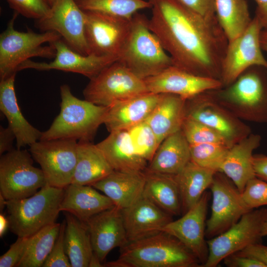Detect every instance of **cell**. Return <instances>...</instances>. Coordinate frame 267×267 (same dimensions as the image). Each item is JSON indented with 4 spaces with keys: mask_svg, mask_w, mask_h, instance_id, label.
I'll list each match as a JSON object with an SVG mask.
<instances>
[{
    "mask_svg": "<svg viewBox=\"0 0 267 267\" xmlns=\"http://www.w3.org/2000/svg\"><path fill=\"white\" fill-rule=\"evenodd\" d=\"M113 206L109 197L91 185L71 183L64 188L60 210L86 223L93 216Z\"/></svg>",
    "mask_w": 267,
    "mask_h": 267,
    "instance_id": "obj_25",
    "label": "cell"
},
{
    "mask_svg": "<svg viewBox=\"0 0 267 267\" xmlns=\"http://www.w3.org/2000/svg\"><path fill=\"white\" fill-rule=\"evenodd\" d=\"M148 0L152 4L149 27L173 65L220 80L228 41L216 16H202L176 0Z\"/></svg>",
    "mask_w": 267,
    "mask_h": 267,
    "instance_id": "obj_1",
    "label": "cell"
},
{
    "mask_svg": "<svg viewBox=\"0 0 267 267\" xmlns=\"http://www.w3.org/2000/svg\"><path fill=\"white\" fill-rule=\"evenodd\" d=\"M144 80L148 92L174 94L186 100L223 87L219 79L199 76L174 65Z\"/></svg>",
    "mask_w": 267,
    "mask_h": 267,
    "instance_id": "obj_19",
    "label": "cell"
},
{
    "mask_svg": "<svg viewBox=\"0 0 267 267\" xmlns=\"http://www.w3.org/2000/svg\"><path fill=\"white\" fill-rule=\"evenodd\" d=\"M107 267H199L195 256L178 239L164 231L139 240L128 241L120 248Z\"/></svg>",
    "mask_w": 267,
    "mask_h": 267,
    "instance_id": "obj_2",
    "label": "cell"
},
{
    "mask_svg": "<svg viewBox=\"0 0 267 267\" xmlns=\"http://www.w3.org/2000/svg\"><path fill=\"white\" fill-rule=\"evenodd\" d=\"M260 43L262 50L267 52V29H263L260 35Z\"/></svg>",
    "mask_w": 267,
    "mask_h": 267,
    "instance_id": "obj_51",
    "label": "cell"
},
{
    "mask_svg": "<svg viewBox=\"0 0 267 267\" xmlns=\"http://www.w3.org/2000/svg\"><path fill=\"white\" fill-rule=\"evenodd\" d=\"M186 99L172 93H162L145 120L156 135L159 143L180 130L185 118Z\"/></svg>",
    "mask_w": 267,
    "mask_h": 267,
    "instance_id": "obj_29",
    "label": "cell"
},
{
    "mask_svg": "<svg viewBox=\"0 0 267 267\" xmlns=\"http://www.w3.org/2000/svg\"><path fill=\"white\" fill-rule=\"evenodd\" d=\"M85 12V36L89 54L118 59L130 32L132 19Z\"/></svg>",
    "mask_w": 267,
    "mask_h": 267,
    "instance_id": "obj_15",
    "label": "cell"
},
{
    "mask_svg": "<svg viewBox=\"0 0 267 267\" xmlns=\"http://www.w3.org/2000/svg\"><path fill=\"white\" fill-rule=\"evenodd\" d=\"M147 92L144 80L117 60L90 79L83 95L85 99L95 104L108 107Z\"/></svg>",
    "mask_w": 267,
    "mask_h": 267,
    "instance_id": "obj_9",
    "label": "cell"
},
{
    "mask_svg": "<svg viewBox=\"0 0 267 267\" xmlns=\"http://www.w3.org/2000/svg\"><path fill=\"white\" fill-rule=\"evenodd\" d=\"M241 195L250 210L267 206V181L254 177L247 183Z\"/></svg>",
    "mask_w": 267,
    "mask_h": 267,
    "instance_id": "obj_40",
    "label": "cell"
},
{
    "mask_svg": "<svg viewBox=\"0 0 267 267\" xmlns=\"http://www.w3.org/2000/svg\"><path fill=\"white\" fill-rule=\"evenodd\" d=\"M127 131L136 152L149 163L160 145L154 133L145 121Z\"/></svg>",
    "mask_w": 267,
    "mask_h": 267,
    "instance_id": "obj_38",
    "label": "cell"
},
{
    "mask_svg": "<svg viewBox=\"0 0 267 267\" xmlns=\"http://www.w3.org/2000/svg\"><path fill=\"white\" fill-rule=\"evenodd\" d=\"M50 44L56 50L52 61L41 62L29 59L20 65L18 71L26 69L39 71L57 70L78 73L91 79L118 60L112 57L92 54L83 55L72 49L62 38Z\"/></svg>",
    "mask_w": 267,
    "mask_h": 267,
    "instance_id": "obj_18",
    "label": "cell"
},
{
    "mask_svg": "<svg viewBox=\"0 0 267 267\" xmlns=\"http://www.w3.org/2000/svg\"><path fill=\"white\" fill-rule=\"evenodd\" d=\"M128 241L142 239L162 231L173 216L142 195L122 209Z\"/></svg>",
    "mask_w": 267,
    "mask_h": 267,
    "instance_id": "obj_21",
    "label": "cell"
},
{
    "mask_svg": "<svg viewBox=\"0 0 267 267\" xmlns=\"http://www.w3.org/2000/svg\"><path fill=\"white\" fill-rule=\"evenodd\" d=\"M257 3L255 16L261 22L263 29H267V0H255Z\"/></svg>",
    "mask_w": 267,
    "mask_h": 267,
    "instance_id": "obj_49",
    "label": "cell"
},
{
    "mask_svg": "<svg viewBox=\"0 0 267 267\" xmlns=\"http://www.w3.org/2000/svg\"><path fill=\"white\" fill-rule=\"evenodd\" d=\"M117 60L143 80L173 65L171 57L150 30L148 19L139 12L132 18L129 35Z\"/></svg>",
    "mask_w": 267,
    "mask_h": 267,
    "instance_id": "obj_4",
    "label": "cell"
},
{
    "mask_svg": "<svg viewBox=\"0 0 267 267\" xmlns=\"http://www.w3.org/2000/svg\"><path fill=\"white\" fill-rule=\"evenodd\" d=\"M230 148L213 143L190 145L191 161L202 167L220 172Z\"/></svg>",
    "mask_w": 267,
    "mask_h": 267,
    "instance_id": "obj_37",
    "label": "cell"
},
{
    "mask_svg": "<svg viewBox=\"0 0 267 267\" xmlns=\"http://www.w3.org/2000/svg\"><path fill=\"white\" fill-rule=\"evenodd\" d=\"M48 0L49 1V3H50L51 6L54 0Z\"/></svg>",
    "mask_w": 267,
    "mask_h": 267,
    "instance_id": "obj_54",
    "label": "cell"
},
{
    "mask_svg": "<svg viewBox=\"0 0 267 267\" xmlns=\"http://www.w3.org/2000/svg\"><path fill=\"white\" fill-rule=\"evenodd\" d=\"M66 221L61 223L58 237L54 246L42 267H72L64 245Z\"/></svg>",
    "mask_w": 267,
    "mask_h": 267,
    "instance_id": "obj_42",
    "label": "cell"
},
{
    "mask_svg": "<svg viewBox=\"0 0 267 267\" xmlns=\"http://www.w3.org/2000/svg\"><path fill=\"white\" fill-rule=\"evenodd\" d=\"M6 200L0 194V210L2 211L4 208L6 207Z\"/></svg>",
    "mask_w": 267,
    "mask_h": 267,
    "instance_id": "obj_52",
    "label": "cell"
},
{
    "mask_svg": "<svg viewBox=\"0 0 267 267\" xmlns=\"http://www.w3.org/2000/svg\"><path fill=\"white\" fill-rule=\"evenodd\" d=\"M222 261L228 267H266L259 261L238 253L227 256Z\"/></svg>",
    "mask_w": 267,
    "mask_h": 267,
    "instance_id": "obj_45",
    "label": "cell"
},
{
    "mask_svg": "<svg viewBox=\"0 0 267 267\" xmlns=\"http://www.w3.org/2000/svg\"><path fill=\"white\" fill-rule=\"evenodd\" d=\"M185 117L215 130L231 147L252 133L250 127L219 103L210 90L185 100Z\"/></svg>",
    "mask_w": 267,
    "mask_h": 267,
    "instance_id": "obj_13",
    "label": "cell"
},
{
    "mask_svg": "<svg viewBox=\"0 0 267 267\" xmlns=\"http://www.w3.org/2000/svg\"><path fill=\"white\" fill-rule=\"evenodd\" d=\"M61 223L49 224L29 237L23 255L16 267H41L58 237Z\"/></svg>",
    "mask_w": 267,
    "mask_h": 267,
    "instance_id": "obj_35",
    "label": "cell"
},
{
    "mask_svg": "<svg viewBox=\"0 0 267 267\" xmlns=\"http://www.w3.org/2000/svg\"><path fill=\"white\" fill-rule=\"evenodd\" d=\"M9 228L8 221L7 217L2 214L0 215V236L2 237Z\"/></svg>",
    "mask_w": 267,
    "mask_h": 267,
    "instance_id": "obj_50",
    "label": "cell"
},
{
    "mask_svg": "<svg viewBox=\"0 0 267 267\" xmlns=\"http://www.w3.org/2000/svg\"><path fill=\"white\" fill-rule=\"evenodd\" d=\"M267 208L251 210L229 229L207 241L208 257L203 267H216L227 256L247 246L261 243Z\"/></svg>",
    "mask_w": 267,
    "mask_h": 267,
    "instance_id": "obj_10",
    "label": "cell"
},
{
    "mask_svg": "<svg viewBox=\"0 0 267 267\" xmlns=\"http://www.w3.org/2000/svg\"><path fill=\"white\" fill-rule=\"evenodd\" d=\"M15 75L0 80V110L15 135L17 148L21 149L40 140L42 132L32 126L21 111L14 88Z\"/></svg>",
    "mask_w": 267,
    "mask_h": 267,
    "instance_id": "obj_23",
    "label": "cell"
},
{
    "mask_svg": "<svg viewBox=\"0 0 267 267\" xmlns=\"http://www.w3.org/2000/svg\"><path fill=\"white\" fill-rule=\"evenodd\" d=\"M96 145L114 171L142 173L148 165L136 152L126 130L110 132Z\"/></svg>",
    "mask_w": 267,
    "mask_h": 267,
    "instance_id": "obj_24",
    "label": "cell"
},
{
    "mask_svg": "<svg viewBox=\"0 0 267 267\" xmlns=\"http://www.w3.org/2000/svg\"><path fill=\"white\" fill-rule=\"evenodd\" d=\"M60 111L40 140L74 139L90 142L104 124L108 107L95 104L74 96L66 84L60 88Z\"/></svg>",
    "mask_w": 267,
    "mask_h": 267,
    "instance_id": "obj_3",
    "label": "cell"
},
{
    "mask_svg": "<svg viewBox=\"0 0 267 267\" xmlns=\"http://www.w3.org/2000/svg\"><path fill=\"white\" fill-rule=\"evenodd\" d=\"M161 94L147 92L108 106L104 124L109 132L124 130L145 121L157 105Z\"/></svg>",
    "mask_w": 267,
    "mask_h": 267,
    "instance_id": "obj_22",
    "label": "cell"
},
{
    "mask_svg": "<svg viewBox=\"0 0 267 267\" xmlns=\"http://www.w3.org/2000/svg\"><path fill=\"white\" fill-rule=\"evenodd\" d=\"M262 235L263 237L267 236V220L265 222L263 226Z\"/></svg>",
    "mask_w": 267,
    "mask_h": 267,
    "instance_id": "obj_53",
    "label": "cell"
},
{
    "mask_svg": "<svg viewBox=\"0 0 267 267\" xmlns=\"http://www.w3.org/2000/svg\"><path fill=\"white\" fill-rule=\"evenodd\" d=\"M236 253L257 260L267 267V246L261 243L251 244Z\"/></svg>",
    "mask_w": 267,
    "mask_h": 267,
    "instance_id": "obj_46",
    "label": "cell"
},
{
    "mask_svg": "<svg viewBox=\"0 0 267 267\" xmlns=\"http://www.w3.org/2000/svg\"><path fill=\"white\" fill-rule=\"evenodd\" d=\"M78 141L39 140L30 146L34 160L41 166L46 184L64 188L71 183L77 160Z\"/></svg>",
    "mask_w": 267,
    "mask_h": 267,
    "instance_id": "obj_11",
    "label": "cell"
},
{
    "mask_svg": "<svg viewBox=\"0 0 267 267\" xmlns=\"http://www.w3.org/2000/svg\"><path fill=\"white\" fill-rule=\"evenodd\" d=\"M216 172L190 160L179 173L174 175L180 194L182 215L194 206L209 188Z\"/></svg>",
    "mask_w": 267,
    "mask_h": 267,
    "instance_id": "obj_32",
    "label": "cell"
},
{
    "mask_svg": "<svg viewBox=\"0 0 267 267\" xmlns=\"http://www.w3.org/2000/svg\"><path fill=\"white\" fill-rule=\"evenodd\" d=\"M215 14L228 42L241 35L252 20L246 0H215Z\"/></svg>",
    "mask_w": 267,
    "mask_h": 267,
    "instance_id": "obj_34",
    "label": "cell"
},
{
    "mask_svg": "<svg viewBox=\"0 0 267 267\" xmlns=\"http://www.w3.org/2000/svg\"><path fill=\"white\" fill-rule=\"evenodd\" d=\"M144 172L130 173L113 170L91 185L103 192L121 209L128 207L143 194Z\"/></svg>",
    "mask_w": 267,
    "mask_h": 267,
    "instance_id": "obj_27",
    "label": "cell"
},
{
    "mask_svg": "<svg viewBox=\"0 0 267 267\" xmlns=\"http://www.w3.org/2000/svg\"><path fill=\"white\" fill-rule=\"evenodd\" d=\"M64 188L45 185L34 195L6 201L10 231L17 237H29L55 222Z\"/></svg>",
    "mask_w": 267,
    "mask_h": 267,
    "instance_id": "obj_6",
    "label": "cell"
},
{
    "mask_svg": "<svg viewBox=\"0 0 267 267\" xmlns=\"http://www.w3.org/2000/svg\"><path fill=\"white\" fill-rule=\"evenodd\" d=\"M84 11L101 13L128 19L139 10L151 8V3L145 0H75Z\"/></svg>",
    "mask_w": 267,
    "mask_h": 267,
    "instance_id": "obj_36",
    "label": "cell"
},
{
    "mask_svg": "<svg viewBox=\"0 0 267 267\" xmlns=\"http://www.w3.org/2000/svg\"><path fill=\"white\" fill-rule=\"evenodd\" d=\"M190 160V145L180 129L162 141L145 171L176 175Z\"/></svg>",
    "mask_w": 267,
    "mask_h": 267,
    "instance_id": "obj_28",
    "label": "cell"
},
{
    "mask_svg": "<svg viewBox=\"0 0 267 267\" xmlns=\"http://www.w3.org/2000/svg\"><path fill=\"white\" fill-rule=\"evenodd\" d=\"M251 68L229 86L210 92L240 120L267 123V73L265 76Z\"/></svg>",
    "mask_w": 267,
    "mask_h": 267,
    "instance_id": "obj_5",
    "label": "cell"
},
{
    "mask_svg": "<svg viewBox=\"0 0 267 267\" xmlns=\"http://www.w3.org/2000/svg\"><path fill=\"white\" fill-rule=\"evenodd\" d=\"M209 188L212 201L211 216L206 221V238L209 239L229 229L251 211L241 192L223 173H215Z\"/></svg>",
    "mask_w": 267,
    "mask_h": 267,
    "instance_id": "obj_14",
    "label": "cell"
},
{
    "mask_svg": "<svg viewBox=\"0 0 267 267\" xmlns=\"http://www.w3.org/2000/svg\"><path fill=\"white\" fill-rule=\"evenodd\" d=\"M19 15L14 12L6 28L0 35V79L16 74L20 65L30 58H54L56 50L50 44L61 38L53 31L36 33L31 30L20 32L14 28Z\"/></svg>",
    "mask_w": 267,
    "mask_h": 267,
    "instance_id": "obj_7",
    "label": "cell"
},
{
    "mask_svg": "<svg viewBox=\"0 0 267 267\" xmlns=\"http://www.w3.org/2000/svg\"><path fill=\"white\" fill-rule=\"evenodd\" d=\"M253 164L256 177L267 181V156L254 155Z\"/></svg>",
    "mask_w": 267,
    "mask_h": 267,
    "instance_id": "obj_48",
    "label": "cell"
},
{
    "mask_svg": "<svg viewBox=\"0 0 267 267\" xmlns=\"http://www.w3.org/2000/svg\"><path fill=\"white\" fill-rule=\"evenodd\" d=\"M29 237H18L9 249L0 258V267H16L21 259Z\"/></svg>",
    "mask_w": 267,
    "mask_h": 267,
    "instance_id": "obj_43",
    "label": "cell"
},
{
    "mask_svg": "<svg viewBox=\"0 0 267 267\" xmlns=\"http://www.w3.org/2000/svg\"><path fill=\"white\" fill-rule=\"evenodd\" d=\"M86 15L75 0H54L49 13L35 20L42 32L59 34L72 49L83 55L89 54L85 36Z\"/></svg>",
    "mask_w": 267,
    "mask_h": 267,
    "instance_id": "obj_16",
    "label": "cell"
},
{
    "mask_svg": "<svg viewBox=\"0 0 267 267\" xmlns=\"http://www.w3.org/2000/svg\"><path fill=\"white\" fill-rule=\"evenodd\" d=\"M181 130L190 145L213 143L231 147L224 138L217 131L189 118H184Z\"/></svg>",
    "mask_w": 267,
    "mask_h": 267,
    "instance_id": "obj_39",
    "label": "cell"
},
{
    "mask_svg": "<svg viewBox=\"0 0 267 267\" xmlns=\"http://www.w3.org/2000/svg\"><path fill=\"white\" fill-rule=\"evenodd\" d=\"M14 139H16L15 135L8 126L7 128L0 126V155L14 149L13 143Z\"/></svg>",
    "mask_w": 267,
    "mask_h": 267,
    "instance_id": "obj_47",
    "label": "cell"
},
{
    "mask_svg": "<svg viewBox=\"0 0 267 267\" xmlns=\"http://www.w3.org/2000/svg\"><path fill=\"white\" fill-rule=\"evenodd\" d=\"M33 161L30 151L21 148L0 155V194L6 200L30 197L46 184L42 169Z\"/></svg>",
    "mask_w": 267,
    "mask_h": 267,
    "instance_id": "obj_8",
    "label": "cell"
},
{
    "mask_svg": "<svg viewBox=\"0 0 267 267\" xmlns=\"http://www.w3.org/2000/svg\"><path fill=\"white\" fill-rule=\"evenodd\" d=\"M113 171L96 144L78 141L77 160L71 183L91 185Z\"/></svg>",
    "mask_w": 267,
    "mask_h": 267,
    "instance_id": "obj_31",
    "label": "cell"
},
{
    "mask_svg": "<svg viewBox=\"0 0 267 267\" xmlns=\"http://www.w3.org/2000/svg\"><path fill=\"white\" fill-rule=\"evenodd\" d=\"M86 223L93 254L102 264L112 250L128 242L122 209L115 206L93 216Z\"/></svg>",
    "mask_w": 267,
    "mask_h": 267,
    "instance_id": "obj_20",
    "label": "cell"
},
{
    "mask_svg": "<svg viewBox=\"0 0 267 267\" xmlns=\"http://www.w3.org/2000/svg\"><path fill=\"white\" fill-rule=\"evenodd\" d=\"M261 136L251 133L229 149L221 167L223 173L235 185L241 193L249 180L256 177L253 164V151L260 146Z\"/></svg>",
    "mask_w": 267,
    "mask_h": 267,
    "instance_id": "obj_26",
    "label": "cell"
},
{
    "mask_svg": "<svg viewBox=\"0 0 267 267\" xmlns=\"http://www.w3.org/2000/svg\"><path fill=\"white\" fill-rule=\"evenodd\" d=\"M14 12L23 16L40 19L46 16L51 9L48 0H6Z\"/></svg>",
    "mask_w": 267,
    "mask_h": 267,
    "instance_id": "obj_41",
    "label": "cell"
},
{
    "mask_svg": "<svg viewBox=\"0 0 267 267\" xmlns=\"http://www.w3.org/2000/svg\"><path fill=\"white\" fill-rule=\"evenodd\" d=\"M64 213L65 249L71 267H89L93 252L87 225L72 214Z\"/></svg>",
    "mask_w": 267,
    "mask_h": 267,
    "instance_id": "obj_33",
    "label": "cell"
},
{
    "mask_svg": "<svg viewBox=\"0 0 267 267\" xmlns=\"http://www.w3.org/2000/svg\"><path fill=\"white\" fill-rule=\"evenodd\" d=\"M263 29L255 16L241 35L228 42L221 67L220 81L223 87L231 84L252 67L260 66L267 70V60L262 53L260 43Z\"/></svg>",
    "mask_w": 267,
    "mask_h": 267,
    "instance_id": "obj_12",
    "label": "cell"
},
{
    "mask_svg": "<svg viewBox=\"0 0 267 267\" xmlns=\"http://www.w3.org/2000/svg\"><path fill=\"white\" fill-rule=\"evenodd\" d=\"M191 10L206 17H213L215 0H176Z\"/></svg>",
    "mask_w": 267,
    "mask_h": 267,
    "instance_id": "obj_44",
    "label": "cell"
},
{
    "mask_svg": "<svg viewBox=\"0 0 267 267\" xmlns=\"http://www.w3.org/2000/svg\"><path fill=\"white\" fill-rule=\"evenodd\" d=\"M144 172L145 182L143 195L172 216L182 215L181 196L174 175Z\"/></svg>",
    "mask_w": 267,
    "mask_h": 267,
    "instance_id": "obj_30",
    "label": "cell"
},
{
    "mask_svg": "<svg viewBox=\"0 0 267 267\" xmlns=\"http://www.w3.org/2000/svg\"><path fill=\"white\" fill-rule=\"evenodd\" d=\"M211 194L206 191L199 201L182 215L172 221L162 229L181 242L198 259L201 267L208 257L206 238V217Z\"/></svg>",
    "mask_w": 267,
    "mask_h": 267,
    "instance_id": "obj_17",
    "label": "cell"
}]
</instances>
